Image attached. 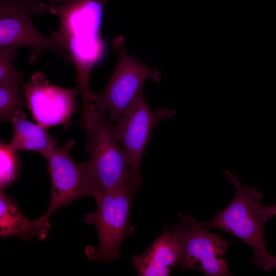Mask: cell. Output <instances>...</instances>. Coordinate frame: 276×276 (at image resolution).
<instances>
[{
  "label": "cell",
  "mask_w": 276,
  "mask_h": 276,
  "mask_svg": "<svg viewBox=\"0 0 276 276\" xmlns=\"http://www.w3.org/2000/svg\"><path fill=\"white\" fill-rule=\"evenodd\" d=\"M108 0H64L49 5V12L59 19L52 38L70 56L75 66L76 85L82 101L81 120L88 119L94 107L89 82L94 67L104 57L105 43L101 35L104 7Z\"/></svg>",
  "instance_id": "1"
},
{
  "label": "cell",
  "mask_w": 276,
  "mask_h": 276,
  "mask_svg": "<svg viewBox=\"0 0 276 276\" xmlns=\"http://www.w3.org/2000/svg\"><path fill=\"white\" fill-rule=\"evenodd\" d=\"M226 177L234 186L235 196L223 210H217L212 220L202 222L209 230L221 229L240 239L254 250L250 261L255 267H262L268 271L276 267V256L267 250L264 236L265 222L272 216L270 206L261 202L262 193L255 188L243 186L237 176L228 170Z\"/></svg>",
  "instance_id": "2"
},
{
  "label": "cell",
  "mask_w": 276,
  "mask_h": 276,
  "mask_svg": "<svg viewBox=\"0 0 276 276\" xmlns=\"http://www.w3.org/2000/svg\"><path fill=\"white\" fill-rule=\"evenodd\" d=\"M105 115L94 105L84 130L88 158L83 163L99 197L118 189L137 190L132 179L128 155L115 136L112 123L106 120Z\"/></svg>",
  "instance_id": "3"
},
{
  "label": "cell",
  "mask_w": 276,
  "mask_h": 276,
  "mask_svg": "<svg viewBox=\"0 0 276 276\" xmlns=\"http://www.w3.org/2000/svg\"><path fill=\"white\" fill-rule=\"evenodd\" d=\"M137 190L122 189L107 192L96 200V211L85 215L84 223L94 225L99 237L97 248L88 245L84 250L89 261L104 263L119 258L121 246L134 230L130 215Z\"/></svg>",
  "instance_id": "4"
},
{
  "label": "cell",
  "mask_w": 276,
  "mask_h": 276,
  "mask_svg": "<svg viewBox=\"0 0 276 276\" xmlns=\"http://www.w3.org/2000/svg\"><path fill=\"white\" fill-rule=\"evenodd\" d=\"M49 12V5L41 0H0V49L27 47L31 50L29 62L50 52L72 64L67 53L51 36L41 33L33 24L36 15Z\"/></svg>",
  "instance_id": "5"
},
{
  "label": "cell",
  "mask_w": 276,
  "mask_h": 276,
  "mask_svg": "<svg viewBox=\"0 0 276 276\" xmlns=\"http://www.w3.org/2000/svg\"><path fill=\"white\" fill-rule=\"evenodd\" d=\"M118 55V61L108 83L100 94L93 91V102L99 109L109 113L108 121L113 123L123 116L133 99L143 88L144 82L150 78L155 82L161 79V73L147 66L129 55L126 51L123 36L111 40Z\"/></svg>",
  "instance_id": "6"
},
{
  "label": "cell",
  "mask_w": 276,
  "mask_h": 276,
  "mask_svg": "<svg viewBox=\"0 0 276 276\" xmlns=\"http://www.w3.org/2000/svg\"><path fill=\"white\" fill-rule=\"evenodd\" d=\"M180 221L169 228L182 248L179 267L200 271L206 276L231 275L225 259L228 246L233 243L210 232L192 216L179 214Z\"/></svg>",
  "instance_id": "7"
},
{
  "label": "cell",
  "mask_w": 276,
  "mask_h": 276,
  "mask_svg": "<svg viewBox=\"0 0 276 276\" xmlns=\"http://www.w3.org/2000/svg\"><path fill=\"white\" fill-rule=\"evenodd\" d=\"M175 113L174 110L165 108L152 110L146 101L143 88L122 117L112 123L113 132L128 155L132 179L137 189L143 184L141 165L152 133L161 121L174 117Z\"/></svg>",
  "instance_id": "8"
},
{
  "label": "cell",
  "mask_w": 276,
  "mask_h": 276,
  "mask_svg": "<svg viewBox=\"0 0 276 276\" xmlns=\"http://www.w3.org/2000/svg\"><path fill=\"white\" fill-rule=\"evenodd\" d=\"M75 145L67 140L61 146H54L44 155L51 180V197L48 209L41 217L49 219L58 209L83 197L95 200L98 193L83 164L72 157L71 149Z\"/></svg>",
  "instance_id": "9"
},
{
  "label": "cell",
  "mask_w": 276,
  "mask_h": 276,
  "mask_svg": "<svg viewBox=\"0 0 276 276\" xmlns=\"http://www.w3.org/2000/svg\"><path fill=\"white\" fill-rule=\"evenodd\" d=\"M22 94L33 120L45 129L57 125L67 128L78 109L77 87L66 89L51 84L41 72L33 74L22 84Z\"/></svg>",
  "instance_id": "10"
},
{
  "label": "cell",
  "mask_w": 276,
  "mask_h": 276,
  "mask_svg": "<svg viewBox=\"0 0 276 276\" xmlns=\"http://www.w3.org/2000/svg\"><path fill=\"white\" fill-rule=\"evenodd\" d=\"M167 227L166 224L162 234L142 254L132 258L138 275L167 276L179 266L181 246Z\"/></svg>",
  "instance_id": "11"
},
{
  "label": "cell",
  "mask_w": 276,
  "mask_h": 276,
  "mask_svg": "<svg viewBox=\"0 0 276 276\" xmlns=\"http://www.w3.org/2000/svg\"><path fill=\"white\" fill-rule=\"evenodd\" d=\"M51 224L48 219L40 217L29 220L20 211L14 200L0 189V237H17L24 241L32 238L43 240Z\"/></svg>",
  "instance_id": "12"
},
{
  "label": "cell",
  "mask_w": 276,
  "mask_h": 276,
  "mask_svg": "<svg viewBox=\"0 0 276 276\" xmlns=\"http://www.w3.org/2000/svg\"><path fill=\"white\" fill-rule=\"evenodd\" d=\"M13 128L10 148L16 152L22 150L34 151L43 156L58 143L45 129L27 120L23 109L17 111L11 121Z\"/></svg>",
  "instance_id": "13"
},
{
  "label": "cell",
  "mask_w": 276,
  "mask_h": 276,
  "mask_svg": "<svg viewBox=\"0 0 276 276\" xmlns=\"http://www.w3.org/2000/svg\"><path fill=\"white\" fill-rule=\"evenodd\" d=\"M19 84L0 85V118L11 122L15 112L27 107L25 99L20 91Z\"/></svg>",
  "instance_id": "14"
},
{
  "label": "cell",
  "mask_w": 276,
  "mask_h": 276,
  "mask_svg": "<svg viewBox=\"0 0 276 276\" xmlns=\"http://www.w3.org/2000/svg\"><path fill=\"white\" fill-rule=\"evenodd\" d=\"M9 143L1 142L0 145V189L5 190L16 179L19 171V159Z\"/></svg>",
  "instance_id": "15"
},
{
  "label": "cell",
  "mask_w": 276,
  "mask_h": 276,
  "mask_svg": "<svg viewBox=\"0 0 276 276\" xmlns=\"http://www.w3.org/2000/svg\"><path fill=\"white\" fill-rule=\"evenodd\" d=\"M17 48L0 49V85L7 84H21L24 74L15 66Z\"/></svg>",
  "instance_id": "16"
},
{
  "label": "cell",
  "mask_w": 276,
  "mask_h": 276,
  "mask_svg": "<svg viewBox=\"0 0 276 276\" xmlns=\"http://www.w3.org/2000/svg\"><path fill=\"white\" fill-rule=\"evenodd\" d=\"M270 206L273 215H276V205Z\"/></svg>",
  "instance_id": "17"
},
{
  "label": "cell",
  "mask_w": 276,
  "mask_h": 276,
  "mask_svg": "<svg viewBox=\"0 0 276 276\" xmlns=\"http://www.w3.org/2000/svg\"><path fill=\"white\" fill-rule=\"evenodd\" d=\"M64 0H48L52 4H59L62 2Z\"/></svg>",
  "instance_id": "18"
}]
</instances>
